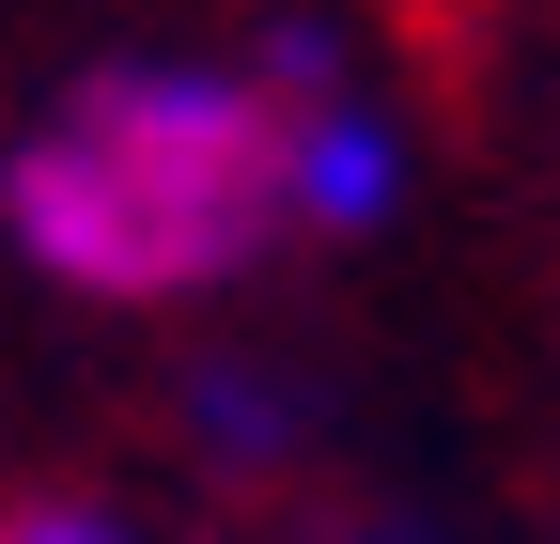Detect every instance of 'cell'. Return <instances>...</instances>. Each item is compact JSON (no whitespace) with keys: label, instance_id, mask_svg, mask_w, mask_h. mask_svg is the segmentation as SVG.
Instances as JSON below:
<instances>
[{"label":"cell","instance_id":"1","mask_svg":"<svg viewBox=\"0 0 560 544\" xmlns=\"http://www.w3.org/2000/svg\"><path fill=\"white\" fill-rule=\"evenodd\" d=\"M0 218L79 296H202L280 218V94L187 79V62H109L0 156Z\"/></svg>","mask_w":560,"mask_h":544},{"label":"cell","instance_id":"2","mask_svg":"<svg viewBox=\"0 0 560 544\" xmlns=\"http://www.w3.org/2000/svg\"><path fill=\"white\" fill-rule=\"evenodd\" d=\"M389 187H405V141H389L359 94L280 109V218H312V234H374Z\"/></svg>","mask_w":560,"mask_h":544},{"label":"cell","instance_id":"3","mask_svg":"<svg viewBox=\"0 0 560 544\" xmlns=\"http://www.w3.org/2000/svg\"><path fill=\"white\" fill-rule=\"evenodd\" d=\"M0 544H125V529H94V513H32V529H0Z\"/></svg>","mask_w":560,"mask_h":544}]
</instances>
